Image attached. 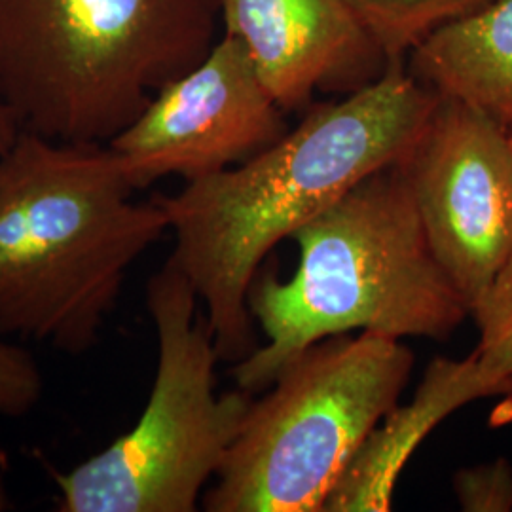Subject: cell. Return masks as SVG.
I'll use <instances>...</instances> for the list:
<instances>
[{
	"label": "cell",
	"instance_id": "6da1fadb",
	"mask_svg": "<svg viewBox=\"0 0 512 512\" xmlns=\"http://www.w3.org/2000/svg\"><path fill=\"white\" fill-rule=\"evenodd\" d=\"M437 99L395 61L378 82L311 107L255 158L152 198L175 238L167 262L198 294L220 361L238 363L258 348L247 296L268 253L359 181L397 164Z\"/></svg>",
	"mask_w": 512,
	"mask_h": 512
},
{
	"label": "cell",
	"instance_id": "7a4b0ae2",
	"mask_svg": "<svg viewBox=\"0 0 512 512\" xmlns=\"http://www.w3.org/2000/svg\"><path fill=\"white\" fill-rule=\"evenodd\" d=\"M109 145L21 133L0 156V336L90 353L129 270L169 224Z\"/></svg>",
	"mask_w": 512,
	"mask_h": 512
},
{
	"label": "cell",
	"instance_id": "3957f363",
	"mask_svg": "<svg viewBox=\"0 0 512 512\" xmlns=\"http://www.w3.org/2000/svg\"><path fill=\"white\" fill-rule=\"evenodd\" d=\"M291 279L258 272L247 304L266 342L234 363L239 389L266 391L313 344L366 330L448 340L471 315L433 255L399 164L374 171L293 234Z\"/></svg>",
	"mask_w": 512,
	"mask_h": 512
},
{
	"label": "cell",
	"instance_id": "277c9868",
	"mask_svg": "<svg viewBox=\"0 0 512 512\" xmlns=\"http://www.w3.org/2000/svg\"><path fill=\"white\" fill-rule=\"evenodd\" d=\"M220 25V0H0V97L25 133L109 145Z\"/></svg>",
	"mask_w": 512,
	"mask_h": 512
},
{
	"label": "cell",
	"instance_id": "5b68a950",
	"mask_svg": "<svg viewBox=\"0 0 512 512\" xmlns=\"http://www.w3.org/2000/svg\"><path fill=\"white\" fill-rule=\"evenodd\" d=\"M412 368L401 340L366 330L298 353L253 399L203 509L323 512L349 459L399 404Z\"/></svg>",
	"mask_w": 512,
	"mask_h": 512
},
{
	"label": "cell",
	"instance_id": "8992f818",
	"mask_svg": "<svg viewBox=\"0 0 512 512\" xmlns=\"http://www.w3.org/2000/svg\"><path fill=\"white\" fill-rule=\"evenodd\" d=\"M198 294L171 262L147 283L158 365L128 433L54 473L59 512H194L219 473L253 395L217 393L219 351Z\"/></svg>",
	"mask_w": 512,
	"mask_h": 512
},
{
	"label": "cell",
	"instance_id": "52a82bcc",
	"mask_svg": "<svg viewBox=\"0 0 512 512\" xmlns=\"http://www.w3.org/2000/svg\"><path fill=\"white\" fill-rule=\"evenodd\" d=\"M397 164L433 255L473 310L512 258V150L503 124L439 95Z\"/></svg>",
	"mask_w": 512,
	"mask_h": 512
},
{
	"label": "cell",
	"instance_id": "ba28073f",
	"mask_svg": "<svg viewBox=\"0 0 512 512\" xmlns=\"http://www.w3.org/2000/svg\"><path fill=\"white\" fill-rule=\"evenodd\" d=\"M289 131L285 110L238 38L222 35L192 71L169 82L109 143L135 190L186 183L243 164Z\"/></svg>",
	"mask_w": 512,
	"mask_h": 512
},
{
	"label": "cell",
	"instance_id": "9c48e42d",
	"mask_svg": "<svg viewBox=\"0 0 512 512\" xmlns=\"http://www.w3.org/2000/svg\"><path fill=\"white\" fill-rule=\"evenodd\" d=\"M220 12L285 112L308 107L315 92H359L391 65L348 0H220Z\"/></svg>",
	"mask_w": 512,
	"mask_h": 512
},
{
	"label": "cell",
	"instance_id": "30bf717a",
	"mask_svg": "<svg viewBox=\"0 0 512 512\" xmlns=\"http://www.w3.org/2000/svg\"><path fill=\"white\" fill-rule=\"evenodd\" d=\"M488 399L473 357L433 359L412 403L397 404L366 435L336 480L323 512L391 511L397 480L423 439L461 406Z\"/></svg>",
	"mask_w": 512,
	"mask_h": 512
},
{
	"label": "cell",
	"instance_id": "8fae6325",
	"mask_svg": "<svg viewBox=\"0 0 512 512\" xmlns=\"http://www.w3.org/2000/svg\"><path fill=\"white\" fill-rule=\"evenodd\" d=\"M406 59L423 86L503 124L512 114V0H492L442 25Z\"/></svg>",
	"mask_w": 512,
	"mask_h": 512
},
{
	"label": "cell",
	"instance_id": "7c38bea8",
	"mask_svg": "<svg viewBox=\"0 0 512 512\" xmlns=\"http://www.w3.org/2000/svg\"><path fill=\"white\" fill-rule=\"evenodd\" d=\"M391 63L442 25L465 18L492 0H348Z\"/></svg>",
	"mask_w": 512,
	"mask_h": 512
},
{
	"label": "cell",
	"instance_id": "4fadbf2b",
	"mask_svg": "<svg viewBox=\"0 0 512 512\" xmlns=\"http://www.w3.org/2000/svg\"><path fill=\"white\" fill-rule=\"evenodd\" d=\"M471 317L480 332L471 357L488 397H494L497 385L512 376V258L471 310Z\"/></svg>",
	"mask_w": 512,
	"mask_h": 512
},
{
	"label": "cell",
	"instance_id": "5bb4252c",
	"mask_svg": "<svg viewBox=\"0 0 512 512\" xmlns=\"http://www.w3.org/2000/svg\"><path fill=\"white\" fill-rule=\"evenodd\" d=\"M44 376L23 344L0 336V416L25 418L44 397Z\"/></svg>",
	"mask_w": 512,
	"mask_h": 512
},
{
	"label": "cell",
	"instance_id": "9a60e30c",
	"mask_svg": "<svg viewBox=\"0 0 512 512\" xmlns=\"http://www.w3.org/2000/svg\"><path fill=\"white\" fill-rule=\"evenodd\" d=\"M454 494L465 512L512 511V465L499 458L461 469L454 475Z\"/></svg>",
	"mask_w": 512,
	"mask_h": 512
},
{
	"label": "cell",
	"instance_id": "2e32d148",
	"mask_svg": "<svg viewBox=\"0 0 512 512\" xmlns=\"http://www.w3.org/2000/svg\"><path fill=\"white\" fill-rule=\"evenodd\" d=\"M21 133L23 131L19 128L12 110L8 109V105L0 97V156L14 147Z\"/></svg>",
	"mask_w": 512,
	"mask_h": 512
},
{
	"label": "cell",
	"instance_id": "e0dca14e",
	"mask_svg": "<svg viewBox=\"0 0 512 512\" xmlns=\"http://www.w3.org/2000/svg\"><path fill=\"white\" fill-rule=\"evenodd\" d=\"M8 509H12V503H10V497H8V490L4 486L2 473H0V512L8 511Z\"/></svg>",
	"mask_w": 512,
	"mask_h": 512
},
{
	"label": "cell",
	"instance_id": "ac0fdd59",
	"mask_svg": "<svg viewBox=\"0 0 512 512\" xmlns=\"http://www.w3.org/2000/svg\"><path fill=\"white\" fill-rule=\"evenodd\" d=\"M495 395H507V397H511L512 399V376L505 378L501 384L497 385Z\"/></svg>",
	"mask_w": 512,
	"mask_h": 512
},
{
	"label": "cell",
	"instance_id": "d6986e66",
	"mask_svg": "<svg viewBox=\"0 0 512 512\" xmlns=\"http://www.w3.org/2000/svg\"><path fill=\"white\" fill-rule=\"evenodd\" d=\"M10 467V454H8V450L0 444V473L4 475V471Z\"/></svg>",
	"mask_w": 512,
	"mask_h": 512
},
{
	"label": "cell",
	"instance_id": "ffe728a7",
	"mask_svg": "<svg viewBox=\"0 0 512 512\" xmlns=\"http://www.w3.org/2000/svg\"><path fill=\"white\" fill-rule=\"evenodd\" d=\"M503 128H505V135H507V141H509L512 150V114L503 122Z\"/></svg>",
	"mask_w": 512,
	"mask_h": 512
}]
</instances>
